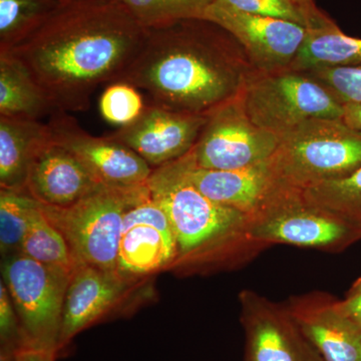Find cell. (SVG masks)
Instances as JSON below:
<instances>
[{
	"label": "cell",
	"instance_id": "1",
	"mask_svg": "<svg viewBox=\"0 0 361 361\" xmlns=\"http://www.w3.org/2000/svg\"><path fill=\"white\" fill-rule=\"evenodd\" d=\"M122 1L61 0L44 25L9 54L54 111L89 110L101 85L122 82L146 42Z\"/></svg>",
	"mask_w": 361,
	"mask_h": 361
},
{
	"label": "cell",
	"instance_id": "2",
	"mask_svg": "<svg viewBox=\"0 0 361 361\" xmlns=\"http://www.w3.org/2000/svg\"><path fill=\"white\" fill-rule=\"evenodd\" d=\"M255 71L227 30L194 18L148 30L122 82L142 90L149 104L209 116L238 97Z\"/></svg>",
	"mask_w": 361,
	"mask_h": 361
},
{
	"label": "cell",
	"instance_id": "3",
	"mask_svg": "<svg viewBox=\"0 0 361 361\" xmlns=\"http://www.w3.org/2000/svg\"><path fill=\"white\" fill-rule=\"evenodd\" d=\"M148 187L175 234L177 255L168 272L191 276L232 269L267 247L251 238L247 214L211 200L190 183L180 159L154 169Z\"/></svg>",
	"mask_w": 361,
	"mask_h": 361
},
{
	"label": "cell",
	"instance_id": "4",
	"mask_svg": "<svg viewBox=\"0 0 361 361\" xmlns=\"http://www.w3.org/2000/svg\"><path fill=\"white\" fill-rule=\"evenodd\" d=\"M277 180L310 189L361 168V130L342 118H314L280 137L269 159Z\"/></svg>",
	"mask_w": 361,
	"mask_h": 361
},
{
	"label": "cell",
	"instance_id": "5",
	"mask_svg": "<svg viewBox=\"0 0 361 361\" xmlns=\"http://www.w3.org/2000/svg\"><path fill=\"white\" fill-rule=\"evenodd\" d=\"M248 233L265 246L287 244L339 252L361 240L360 226L311 200L303 190L279 185L248 215Z\"/></svg>",
	"mask_w": 361,
	"mask_h": 361
},
{
	"label": "cell",
	"instance_id": "6",
	"mask_svg": "<svg viewBox=\"0 0 361 361\" xmlns=\"http://www.w3.org/2000/svg\"><path fill=\"white\" fill-rule=\"evenodd\" d=\"M252 121L278 137L314 118H342L344 106L306 71H255L239 96Z\"/></svg>",
	"mask_w": 361,
	"mask_h": 361
},
{
	"label": "cell",
	"instance_id": "7",
	"mask_svg": "<svg viewBox=\"0 0 361 361\" xmlns=\"http://www.w3.org/2000/svg\"><path fill=\"white\" fill-rule=\"evenodd\" d=\"M149 192L148 185L130 190L104 187L66 208L40 206L65 237L75 263L116 271L126 212Z\"/></svg>",
	"mask_w": 361,
	"mask_h": 361
},
{
	"label": "cell",
	"instance_id": "8",
	"mask_svg": "<svg viewBox=\"0 0 361 361\" xmlns=\"http://www.w3.org/2000/svg\"><path fill=\"white\" fill-rule=\"evenodd\" d=\"M71 272L21 253L2 257V281L13 299L27 348L59 355L63 304Z\"/></svg>",
	"mask_w": 361,
	"mask_h": 361
},
{
	"label": "cell",
	"instance_id": "9",
	"mask_svg": "<svg viewBox=\"0 0 361 361\" xmlns=\"http://www.w3.org/2000/svg\"><path fill=\"white\" fill-rule=\"evenodd\" d=\"M279 141L251 120L238 97L208 116L190 153L196 167L236 170L269 160Z\"/></svg>",
	"mask_w": 361,
	"mask_h": 361
},
{
	"label": "cell",
	"instance_id": "10",
	"mask_svg": "<svg viewBox=\"0 0 361 361\" xmlns=\"http://www.w3.org/2000/svg\"><path fill=\"white\" fill-rule=\"evenodd\" d=\"M47 125L51 141L77 157L103 186L130 190L148 185L154 169L111 135L94 137L63 111L52 113Z\"/></svg>",
	"mask_w": 361,
	"mask_h": 361
},
{
	"label": "cell",
	"instance_id": "11",
	"mask_svg": "<svg viewBox=\"0 0 361 361\" xmlns=\"http://www.w3.org/2000/svg\"><path fill=\"white\" fill-rule=\"evenodd\" d=\"M204 20L227 30L245 51L258 73L290 68L305 42L308 30L290 21L244 13L215 0Z\"/></svg>",
	"mask_w": 361,
	"mask_h": 361
},
{
	"label": "cell",
	"instance_id": "12",
	"mask_svg": "<svg viewBox=\"0 0 361 361\" xmlns=\"http://www.w3.org/2000/svg\"><path fill=\"white\" fill-rule=\"evenodd\" d=\"M176 255L177 243L167 214L149 192L126 212L116 272L129 279H146L168 272Z\"/></svg>",
	"mask_w": 361,
	"mask_h": 361
},
{
	"label": "cell",
	"instance_id": "13",
	"mask_svg": "<svg viewBox=\"0 0 361 361\" xmlns=\"http://www.w3.org/2000/svg\"><path fill=\"white\" fill-rule=\"evenodd\" d=\"M239 302L245 334L244 361H323L286 305L248 289L239 294Z\"/></svg>",
	"mask_w": 361,
	"mask_h": 361
},
{
	"label": "cell",
	"instance_id": "14",
	"mask_svg": "<svg viewBox=\"0 0 361 361\" xmlns=\"http://www.w3.org/2000/svg\"><path fill=\"white\" fill-rule=\"evenodd\" d=\"M146 279H129L116 271L77 263L63 304L59 355L80 332L115 312Z\"/></svg>",
	"mask_w": 361,
	"mask_h": 361
},
{
	"label": "cell",
	"instance_id": "15",
	"mask_svg": "<svg viewBox=\"0 0 361 361\" xmlns=\"http://www.w3.org/2000/svg\"><path fill=\"white\" fill-rule=\"evenodd\" d=\"M207 120L208 116L178 113L149 104L135 122L110 135L156 169L189 153Z\"/></svg>",
	"mask_w": 361,
	"mask_h": 361
},
{
	"label": "cell",
	"instance_id": "16",
	"mask_svg": "<svg viewBox=\"0 0 361 361\" xmlns=\"http://www.w3.org/2000/svg\"><path fill=\"white\" fill-rule=\"evenodd\" d=\"M285 305L323 361H361V327L338 310L334 296L314 291Z\"/></svg>",
	"mask_w": 361,
	"mask_h": 361
},
{
	"label": "cell",
	"instance_id": "17",
	"mask_svg": "<svg viewBox=\"0 0 361 361\" xmlns=\"http://www.w3.org/2000/svg\"><path fill=\"white\" fill-rule=\"evenodd\" d=\"M104 187L77 157L51 137L30 164L25 191L42 205L66 208Z\"/></svg>",
	"mask_w": 361,
	"mask_h": 361
},
{
	"label": "cell",
	"instance_id": "18",
	"mask_svg": "<svg viewBox=\"0 0 361 361\" xmlns=\"http://www.w3.org/2000/svg\"><path fill=\"white\" fill-rule=\"evenodd\" d=\"M185 176L211 200L250 215L280 184L269 160L236 170H208L195 166L191 153L180 158Z\"/></svg>",
	"mask_w": 361,
	"mask_h": 361
},
{
	"label": "cell",
	"instance_id": "19",
	"mask_svg": "<svg viewBox=\"0 0 361 361\" xmlns=\"http://www.w3.org/2000/svg\"><path fill=\"white\" fill-rule=\"evenodd\" d=\"M51 141L49 125L39 120L0 116V188L25 191L30 164Z\"/></svg>",
	"mask_w": 361,
	"mask_h": 361
},
{
	"label": "cell",
	"instance_id": "20",
	"mask_svg": "<svg viewBox=\"0 0 361 361\" xmlns=\"http://www.w3.org/2000/svg\"><path fill=\"white\" fill-rule=\"evenodd\" d=\"M52 113L25 66L9 52H0V116L39 120Z\"/></svg>",
	"mask_w": 361,
	"mask_h": 361
},
{
	"label": "cell",
	"instance_id": "21",
	"mask_svg": "<svg viewBox=\"0 0 361 361\" xmlns=\"http://www.w3.org/2000/svg\"><path fill=\"white\" fill-rule=\"evenodd\" d=\"M360 66L361 39L348 37L334 25L320 30H308L305 42L290 68L310 71Z\"/></svg>",
	"mask_w": 361,
	"mask_h": 361
},
{
	"label": "cell",
	"instance_id": "22",
	"mask_svg": "<svg viewBox=\"0 0 361 361\" xmlns=\"http://www.w3.org/2000/svg\"><path fill=\"white\" fill-rule=\"evenodd\" d=\"M61 0H0V52L11 51L44 25Z\"/></svg>",
	"mask_w": 361,
	"mask_h": 361
},
{
	"label": "cell",
	"instance_id": "23",
	"mask_svg": "<svg viewBox=\"0 0 361 361\" xmlns=\"http://www.w3.org/2000/svg\"><path fill=\"white\" fill-rule=\"evenodd\" d=\"M40 203L26 191L0 190V251L2 257L20 253Z\"/></svg>",
	"mask_w": 361,
	"mask_h": 361
},
{
	"label": "cell",
	"instance_id": "24",
	"mask_svg": "<svg viewBox=\"0 0 361 361\" xmlns=\"http://www.w3.org/2000/svg\"><path fill=\"white\" fill-rule=\"evenodd\" d=\"M20 253L45 265L68 271H73L77 264L65 237L45 217L42 206L26 233Z\"/></svg>",
	"mask_w": 361,
	"mask_h": 361
},
{
	"label": "cell",
	"instance_id": "25",
	"mask_svg": "<svg viewBox=\"0 0 361 361\" xmlns=\"http://www.w3.org/2000/svg\"><path fill=\"white\" fill-rule=\"evenodd\" d=\"M215 0H122L135 20L146 28L161 27L176 21L204 18Z\"/></svg>",
	"mask_w": 361,
	"mask_h": 361
},
{
	"label": "cell",
	"instance_id": "26",
	"mask_svg": "<svg viewBox=\"0 0 361 361\" xmlns=\"http://www.w3.org/2000/svg\"><path fill=\"white\" fill-rule=\"evenodd\" d=\"M303 191L311 200L361 228V168L341 179Z\"/></svg>",
	"mask_w": 361,
	"mask_h": 361
},
{
	"label": "cell",
	"instance_id": "27",
	"mask_svg": "<svg viewBox=\"0 0 361 361\" xmlns=\"http://www.w3.org/2000/svg\"><path fill=\"white\" fill-rule=\"evenodd\" d=\"M238 11L290 21L307 30H320L336 25L322 11H312L291 0H221Z\"/></svg>",
	"mask_w": 361,
	"mask_h": 361
},
{
	"label": "cell",
	"instance_id": "28",
	"mask_svg": "<svg viewBox=\"0 0 361 361\" xmlns=\"http://www.w3.org/2000/svg\"><path fill=\"white\" fill-rule=\"evenodd\" d=\"M99 108L104 120L121 128L135 122L146 104L137 89L127 82H118L104 90Z\"/></svg>",
	"mask_w": 361,
	"mask_h": 361
},
{
	"label": "cell",
	"instance_id": "29",
	"mask_svg": "<svg viewBox=\"0 0 361 361\" xmlns=\"http://www.w3.org/2000/svg\"><path fill=\"white\" fill-rule=\"evenodd\" d=\"M334 94L343 106L361 104V66L306 71Z\"/></svg>",
	"mask_w": 361,
	"mask_h": 361
},
{
	"label": "cell",
	"instance_id": "30",
	"mask_svg": "<svg viewBox=\"0 0 361 361\" xmlns=\"http://www.w3.org/2000/svg\"><path fill=\"white\" fill-rule=\"evenodd\" d=\"M27 348L20 318L4 282L0 281V350L16 353Z\"/></svg>",
	"mask_w": 361,
	"mask_h": 361
},
{
	"label": "cell",
	"instance_id": "31",
	"mask_svg": "<svg viewBox=\"0 0 361 361\" xmlns=\"http://www.w3.org/2000/svg\"><path fill=\"white\" fill-rule=\"evenodd\" d=\"M337 307L361 327V277L353 284L343 300H337Z\"/></svg>",
	"mask_w": 361,
	"mask_h": 361
},
{
	"label": "cell",
	"instance_id": "32",
	"mask_svg": "<svg viewBox=\"0 0 361 361\" xmlns=\"http://www.w3.org/2000/svg\"><path fill=\"white\" fill-rule=\"evenodd\" d=\"M58 353L45 349L25 348L16 351V361H56Z\"/></svg>",
	"mask_w": 361,
	"mask_h": 361
},
{
	"label": "cell",
	"instance_id": "33",
	"mask_svg": "<svg viewBox=\"0 0 361 361\" xmlns=\"http://www.w3.org/2000/svg\"><path fill=\"white\" fill-rule=\"evenodd\" d=\"M342 120L348 123L349 127L361 130V104H346L344 106Z\"/></svg>",
	"mask_w": 361,
	"mask_h": 361
},
{
	"label": "cell",
	"instance_id": "34",
	"mask_svg": "<svg viewBox=\"0 0 361 361\" xmlns=\"http://www.w3.org/2000/svg\"><path fill=\"white\" fill-rule=\"evenodd\" d=\"M291 1L295 2L298 6H302L306 9H310V11H320L317 6H316L314 0H291Z\"/></svg>",
	"mask_w": 361,
	"mask_h": 361
},
{
	"label": "cell",
	"instance_id": "35",
	"mask_svg": "<svg viewBox=\"0 0 361 361\" xmlns=\"http://www.w3.org/2000/svg\"><path fill=\"white\" fill-rule=\"evenodd\" d=\"M113 1H122V0H113Z\"/></svg>",
	"mask_w": 361,
	"mask_h": 361
}]
</instances>
